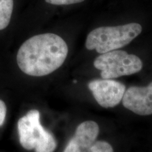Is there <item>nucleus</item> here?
I'll list each match as a JSON object with an SVG mask.
<instances>
[{"label": "nucleus", "instance_id": "f257e3e1", "mask_svg": "<svg viewBox=\"0 0 152 152\" xmlns=\"http://www.w3.org/2000/svg\"><path fill=\"white\" fill-rule=\"evenodd\" d=\"M67 44L60 36L45 33L30 37L20 46L16 61L26 75H47L62 66L67 57Z\"/></svg>", "mask_w": 152, "mask_h": 152}, {"label": "nucleus", "instance_id": "f03ea898", "mask_svg": "<svg viewBox=\"0 0 152 152\" xmlns=\"http://www.w3.org/2000/svg\"><path fill=\"white\" fill-rule=\"evenodd\" d=\"M140 24L132 23L118 26L99 27L87 35L85 46L99 54L116 50L128 45L142 33Z\"/></svg>", "mask_w": 152, "mask_h": 152}, {"label": "nucleus", "instance_id": "7ed1b4c3", "mask_svg": "<svg viewBox=\"0 0 152 152\" xmlns=\"http://www.w3.org/2000/svg\"><path fill=\"white\" fill-rule=\"evenodd\" d=\"M18 132L20 145L35 152H54L57 147L54 136L40 123V113L33 109L18 120Z\"/></svg>", "mask_w": 152, "mask_h": 152}, {"label": "nucleus", "instance_id": "20e7f679", "mask_svg": "<svg viewBox=\"0 0 152 152\" xmlns=\"http://www.w3.org/2000/svg\"><path fill=\"white\" fill-rule=\"evenodd\" d=\"M94 66L100 70L102 78L113 79L138 73L143 64L135 55L116 49L101 54L94 61Z\"/></svg>", "mask_w": 152, "mask_h": 152}, {"label": "nucleus", "instance_id": "39448f33", "mask_svg": "<svg viewBox=\"0 0 152 152\" xmlns=\"http://www.w3.org/2000/svg\"><path fill=\"white\" fill-rule=\"evenodd\" d=\"M99 132V128L94 121H87L80 123L64 152H113L109 143L96 141Z\"/></svg>", "mask_w": 152, "mask_h": 152}, {"label": "nucleus", "instance_id": "423d86ee", "mask_svg": "<svg viewBox=\"0 0 152 152\" xmlns=\"http://www.w3.org/2000/svg\"><path fill=\"white\" fill-rule=\"evenodd\" d=\"M88 88L97 103L104 108L117 106L125 92L124 85L111 79L94 80L89 83Z\"/></svg>", "mask_w": 152, "mask_h": 152}, {"label": "nucleus", "instance_id": "0eeeda50", "mask_svg": "<svg viewBox=\"0 0 152 152\" xmlns=\"http://www.w3.org/2000/svg\"><path fill=\"white\" fill-rule=\"evenodd\" d=\"M123 104L127 109L140 115L152 114V82L147 87L132 86L125 92Z\"/></svg>", "mask_w": 152, "mask_h": 152}, {"label": "nucleus", "instance_id": "6e6552de", "mask_svg": "<svg viewBox=\"0 0 152 152\" xmlns=\"http://www.w3.org/2000/svg\"><path fill=\"white\" fill-rule=\"evenodd\" d=\"M14 0H0V30L9 26L12 15Z\"/></svg>", "mask_w": 152, "mask_h": 152}, {"label": "nucleus", "instance_id": "1a4fd4ad", "mask_svg": "<svg viewBox=\"0 0 152 152\" xmlns=\"http://www.w3.org/2000/svg\"><path fill=\"white\" fill-rule=\"evenodd\" d=\"M85 0H45L47 3L53 5H70L81 3Z\"/></svg>", "mask_w": 152, "mask_h": 152}, {"label": "nucleus", "instance_id": "9d476101", "mask_svg": "<svg viewBox=\"0 0 152 152\" xmlns=\"http://www.w3.org/2000/svg\"><path fill=\"white\" fill-rule=\"evenodd\" d=\"M7 115V106L2 100L0 99V127L2 126Z\"/></svg>", "mask_w": 152, "mask_h": 152}]
</instances>
